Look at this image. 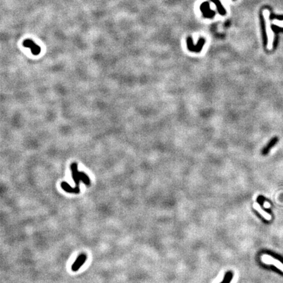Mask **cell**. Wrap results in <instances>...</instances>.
<instances>
[{"label": "cell", "instance_id": "1", "mask_svg": "<svg viewBox=\"0 0 283 283\" xmlns=\"http://www.w3.org/2000/svg\"><path fill=\"white\" fill-rule=\"evenodd\" d=\"M72 178L76 184V187L79 188V183L82 181L87 186L90 185V180L88 176L83 172H79L77 170V164L73 163L71 165Z\"/></svg>", "mask_w": 283, "mask_h": 283}, {"label": "cell", "instance_id": "2", "mask_svg": "<svg viewBox=\"0 0 283 283\" xmlns=\"http://www.w3.org/2000/svg\"><path fill=\"white\" fill-rule=\"evenodd\" d=\"M262 261L263 262V263H265L266 264H269V265H273L276 267H277L279 269H280L282 271H283V264L279 260L275 259V258L272 257L271 256H270L267 254H264L262 256Z\"/></svg>", "mask_w": 283, "mask_h": 283}, {"label": "cell", "instance_id": "3", "mask_svg": "<svg viewBox=\"0 0 283 283\" xmlns=\"http://www.w3.org/2000/svg\"><path fill=\"white\" fill-rule=\"evenodd\" d=\"M193 41H192V39L191 38H188V39H187V45H188V48L189 51H193V52H197V53H199L201 51V49H202V46L204 45V44H205V40L204 39H200L199 40V43H198V44L197 45H196V46H194L193 44Z\"/></svg>", "mask_w": 283, "mask_h": 283}, {"label": "cell", "instance_id": "4", "mask_svg": "<svg viewBox=\"0 0 283 283\" xmlns=\"http://www.w3.org/2000/svg\"><path fill=\"white\" fill-rule=\"evenodd\" d=\"M23 46L30 49L32 53L34 55H38L41 52V48L39 45L35 44L31 39H26L23 42Z\"/></svg>", "mask_w": 283, "mask_h": 283}, {"label": "cell", "instance_id": "5", "mask_svg": "<svg viewBox=\"0 0 283 283\" xmlns=\"http://www.w3.org/2000/svg\"><path fill=\"white\" fill-rule=\"evenodd\" d=\"M278 142H279V138L277 137H275L271 139L269 142L267 144V145L262 150V151H261L262 155H267L269 151L271 150L276 144L278 143Z\"/></svg>", "mask_w": 283, "mask_h": 283}, {"label": "cell", "instance_id": "6", "mask_svg": "<svg viewBox=\"0 0 283 283\" xmlns=\"http://www.w3.org/2000/svg\"><path fill=\"white\" fill-rule=\"evenodd\" d=\"M87 256L84 254L79 255L76 262L73 263V264L72 266V270L73 271H78L80 269V267L85 263L86 260H87Z\"/></svg>", "mask_w": 283, "mask_h": 283}, {"label": "cell", "instance_id": "7", "mask_svg": "<svg viewBox=\"0 0 283 283\" xmlns=\"http://www.w3.org/2000/svg\"><path fill=\"white\" fill-rule=\"evenodd\" d=\"M61 188L63 189L64 191L66 192L70 193H79L80 192V188H72L68 183L63 182L61 183Z\"/></svg>", "mask_w": 283, "mask_h": 283}, {"label": "cell", "instance_id": "8", "mask_svg": "<svg viewBox=\"0 0 283 283\" xmlns=\"http://www.w3.org/2000/svg\"><path fill=\"white\" fill-rule=\"evenodd\" d=\"M253 206H254V208H255V210H256L258 212H259L264 218L266 219L267 220H270L271 219V215L269 214L267 212L264 211L263 210H262V208L260 207V205L257 203V202H254Z\"/></svg>", "mask_w": 283, "mask_h": 283}, {"label": "cell", "instance_id": "9", "mask_svg": "<svg viewBox=\"0 0 283 283\" xmlns=\"http://www.w3.org/2000/svg\"><path fill=\"white\" fill-rule=\"evenodd\" d=\"M212 2H213L215 5H216L218 13L221 15H225L226 14V11L223 7L222 4L220 2V0H211Z\"/></svg>", "mask_w": 283, "mask_h": 283}, {"label": "cell", "instance_id": "10", "mask_svg": "<svg viewBox=\"0 0 283 283\" xmlns=\"http://www.w3.org/2000/svg\"><path fill=\"white\" fill-rule=\"evenodd\" d=\"M231 279H232V274L230 272H229L227 274L224 281L221 283H230V281H231Z\"/></svg>", "mask_w": 283, "mask_h": 283}, {"label": "cell", "instance_id": "11", "mask_svg": "<svg viewBox=\"0 0 283 283\" xmlns=\"http://www.w3.org/2000/svg\"><path fill=\"white\" fill-rule=\"evenodd\" d=\"M273 24H274V25L276 26L283 28V21L282 20L275 19L273 21Z\"/></svg>", "mask_w": 283, "mask_h": 283}, {"label": "cell", "instance_id": "12", "mask_svg": "<svg viewBox=\"0 0 283 283\" xmlns=\"http://www.w3.org/2000/svg\"><path fill=\"white\" fill-rule=\"evenodd\" d=\"M263 206H264V207H265V208H269V207L271 206V205H269V202H267V201H266V202H264Z\"/></svg>", "mask_w": 283, "mask_h": 283}]
</instances>
